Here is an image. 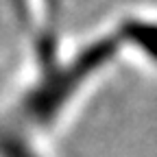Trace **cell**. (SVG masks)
I'll use <instances>...</instances> for the list:
<instances>
[]
</instances>
